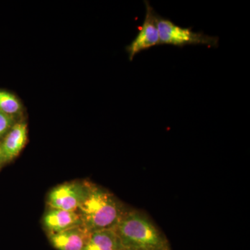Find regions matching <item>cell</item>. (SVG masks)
I'll return each instance as SVG.
<instances>
[{"instance_id":"7a4b0ae2","label":"cell","mask_w":250,"mask_h":250,"mask_svg":"<svg viewBox=\"0 0 250 250\" xmlns=\"http://www.w3.org/2000/svg\"><path fill=\"white\" fill-rule=\"evenodd\" d=\"M114 229L125 250H171L165 235L139 210H126Z\"/></svg>"},{"instance_id":"8992f818","label":"cell","mask_w":250,"mask_h":250,"mask_svg":"<svg viewBox=\"0 0 250 250\" xmlns=\"http://www.w3.org/2000/svg\"><path fill=\"white\" fill-rule=\"evenodd\" d=\"M91 231L83 225L59 233H47L51 245L57 250H83Z\"/></svg>"},{"instance_id":"9c48e42d","label":"cell","mask_w":250,"mask_h":250,"mask_svg":"<svg viewBox=\"0 0 250 250\" xmlns=\"http://www.w3.org/2000/svg\"><path fill=\"white\" fill-rule=\"evenodd\" d=\"M114 228L93 231L83 250H124Z\"/></svg>"},{"instance_id":"4fadbf2b","label":"cell","mask_w":250,"mask_h":250,"mask_svg":"<svg viewBox=\"0 0 250 250\" xmlns=\"http://www.w3.org/2000/svg\"></svg>"},{"instance_id":"8fae6325","label":"cell","mask_w":250,"mask_h":250,"mask_svg":"<svg viewBox=\"0 0 250 250\" xmlns=\"http://www.w3.org/2000/svg\"><path fill=\"white\" fill-rule=\"evenodd\" d=\"M16 122V118L0 112V142Z\"/></svg>"},{"instance_id":"7c38bea8","label":"cell","mask_w":250,"mask_h":250,"mask_svg":"<svg viewBox=\"0 0 250 250\" xmlns=\"http://www.w3.org/2000/svg\"><path fill=\"white\" fill-rule=\"evenodd\" d=\"M5 164L4 157H3L2 152H1V147H0V167Z\"/></svg>"},{"instance_id":"277c9868","label":"cell","mask_w":250,"mask_h":250,"mask_svg":"<svg viewBox=\"0 0 250 250\" xmlns=\"http://www.w3.org/2000/svg\"><path fill=\"white\" fill-rule=\"evenodd\" d=\"M88 182H66L54 187L47 195L49 208L77 211L84 200Z\"/></svg>"},{"instance_id":"52a82bcc","label":"cell","mask_w":250,"mask_h":250,"mask_svg":"<svg viewBox=\"0 0 250 250\" xmlns=\"http://www.w3.org/2000/svg\"><path fill=\"white\" fill-rule=\"evenodd\" d=\"M27 123L16 122L0 142L5 164L14 160L21 154L27 142Z\"/></svg>"},{"instance_id":"ba28073f","label":"cell","mask_w":250,"mask_h":250,"mask_svg":"<svg viewBox=\"0 0 250 250\" xmlns=\"http://www.w3.org/2000/svg\"><path fill=\"white\" fill-rule=\"evenodd\" d=\"M42 223L47 233H59L68 229L83 225L78 212L56 208H49L46 211Z\"/></svg>"},{"instance_id":"30bf717a","label":"cell","mask_w":250,"mask_h":250,"mask_svg":"<svg viewBox=\"0 0 250 250\" xmlns=\"http://www.w3.org/2000/svg\"><path fill=\"white\" fill-rule=\"evenodd\" d=\"M22 111V103L14 94L0 89V112L18 120Z\"/></svg>"},{"instance_id":"3957f363","label":"cell","mask_w":250,"mask_h":250,"mask_svg":"<svg viewBox=\"0 0 250 250\" xmlns=\"http://www.w3.org/2000/svg\"><path fill=\"white\" fill-rule=\"evenodd\" d=\"M156 26L159 31L160 45H170L183 47L186 45H207L217 47L219 38L208 36L201 31H192V28H184L174 24L167 18L156 14Z\"/></svg>"},{"instance_id":"6da1fadb","label":"cell","mask_w":250,"mask_h":250,"mask_svg":"<svg viewBox=\"0 0 250 250\" xmlns=\"http://www.w3.org/2000/svg\"><path fill=\"white\" fill-rule=\"evenodd\" d=\"M127 210L111 192L88 182L86 195L77 212L83 226L93 232L116 228Z\"/></svg>"},{"instance_id":"5b68a950","label":"cell","mask_w":250,"mask_h":250,"mask_svg":"<svg viewBox=\"0 0 250 250\" xmlns=\"http://www.w3.org/2000/svg\"><path fill=\"white\" fill-rule=\"evenodd\" d=\"M144 2L146 7L144 22L134 40L126 47L130 61H132L142 51L147 50L154 46L160 45L159 31L156 22L157 14L149 1H145Z\"/></svg>"}]
</instances>
